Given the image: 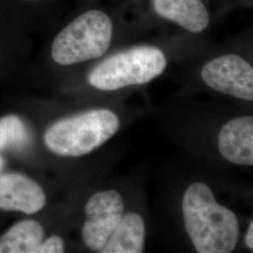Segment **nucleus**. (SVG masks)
I'll list each match as a JSON object with an SVG mask.
<instances>
[{"mask_svg":"<svg viewBox=\"0 0 253 253\" xmlns=\"http://www.w3.org/2000/svg\"><path fill=\"white\" fill-rule=\"evenodd\" d=\"M182 211L185 228L197 253H230L239 238L235 213L217 204L212 190L202 182L186 190Z\"/></svg>","mask_w":253,"mask_h":253,"instance_id":"nucleus-1","label":"nucleus"},{"mask_svg":"<svg viewBox=\"0 0 253 253\" xmlns=\"http://www.w3.org/2000/svg\"><path fill=\"white\" fill-rule=\"evenodd\" d=\"M119 127L116 113L95 109L54 123L44 133V144L56 155L81 157L104 145Z\"/></svg>","mask_w":253,"mask_h":253,"instance_id":"nucleus-2","label":"nucleus"},{"mask_svg":"<svg viewBox=\"0 0 253 253\" xmlns=\"http://www.w3.org/2000/svg\"><path fill=\"white\" fill-rule=\"evenodd\" d=\"M166 66L167 59L162 50L154 46H137L101 61L89 73L87 81L99 90H118L152 81Z\"/></svg>","mask_w":253,"mask_h":253,"instance_id":"nucleus-3","label":"nucleus"},{"mask_svg":"<svg viewBox=\"0 0 253 253\" xmlns=\"http://www.w3.org/2000/svg\"><path fill=\"white\" fill-rule=\"evenodd\" d=\"M113 24L103 11H86L55 37L51 54L59 65H73L99 58L108 50Z\"/></svg>","mask_w":253,"mask_h":253,"instance_id":"nucleus-4","label":"nucleus"},{"mask_svg":"<svg viewBox=\"0 0 253 253\" xmlns=\"http://www.w3.org/2000/svg\"><path fill=\"white\" fill-rule=\"evenodd\" d=\"M83 240L90 250L100 253L123 217L124 202L117 190L99 191L85 206Z\"/></svg>","mask_w":253,"mask_h":253,"instance_id":"nucleus-5","label":"nucleus"},{"mask_svg":"<svg viewBox=\"0 0 253 253\" xmlns=\"http://www.w3.org/2000/svg\"><path fill=\"white\" fill-rule=\"evenodd\" d=\"M202 79L214 90L241 100H253V69L236 54H225L202 69Z\"/></svg>","mask_w":253,"mask_h":253,"instance_id":"nucleus-6","label":"nucleus"},{"mask_svg":"<svg viewBox=\"0 0 253 253\" xmlns=\"http://www.w3.org/2000/svg\"><path fill=\"white\" fill-rule=\"evenodd\" d=\"M45 204V193L36 181L18 172L0 173V209L31 215Z\"/></svg>","mask_w":253,"mask_h":253,"instance_id":"nucleus-7","label":"nucleus"},{"mask_svg":"<svg viewBox=\"0 0 253 253\" xmlns=\"http://www.w3.org/2000/svg\"><path fill=\"white\" fill-rule=\"evenodd\" d=\"M218 150L230 163L253 165V118H234L221 127L218 134Z\"/></svg>","mask_w":253,"mask_h":253,"instance_id":"nucleus-8","label":"nucleus"},{"mask_svg":"<svg viewBox=\"0 0 253 253\" xmlns=\"http://www.w3.org/2000/svg\"><path fill=\"white\" fill-rule=\"evenodd\" d=\"M158 15L192 33L203 32L209 25V13L202 0H152Z\"/></svg>","mask_w":253,"mask_h":253,"instance_id":"nucleus-9","label":"nucleus"},{"mask_svg":"<svg viewBox=\"0 0 253 253\" xmlns=\"http://www.w3.org/2000/svg\"><path fill=\"white\" fill-rule=\"evenodd\" d=\"M145 236L143 217L137 213L129 212L122 217L100 253H142Z\"/></svg>","mask_w":253,"mask_h":253,"instance_id":"nucleus-10","label":"nucleus"},{"mask_svg":"<svg viewBox=\"0 0 253 253\" xmlns=\"http://www.w3.org/2000/svg\"><path fill=\"white\" fill-rule=\"evenodd\" d=\"M43 236V228L36 220L20 221L0 237V253H35Z\"/></svg>","mask_w":253,"mask_h":253,"instance_id":"nucleus-11","label":"nucleus"},{"mask_svg":"<svg viewBox=\"0 0 253 253\" xmlns=\"http://www.w3.org/2000/svg\"><path fill=\"white\" fill-rule=\"evenodd\" d=\"M29 143V131L21 118L10 115L0 118V150L23 149Z\"/></svg>","mask_w":253,"mask_h":253,"instance_id":"nucleus-12","label":"nucleus"},{"mask_svg":"<svg viewBox=\"0 0 253 253\" xmlns=\"http://www.w3.org/2000/svg\"><path fill=\"white\" fill-rule=\"evenodd\" d=\"M64 249L63 240L57 235H53L42 241L37 248L35 253H62Z\"/></svg>","mask_w":253,"mask_h":253,"instance_id":"nucleus-13","label":"nucleus"},{"mask_svg":"<svg viewBox=\"0 0 253 253\" xmlns=\"http://www.w3.org/2000/svg\"><path fill=\"white\" fill-rule=\"evenodd\" d=\"M245 241H246V244L247 247L250 249V250H253V221L252 220L249 228H248V232H247V235L245 237Z\"/></svg>","mask_w":253,"mask_h":253,"instance_id":"nucleus-14","label":"nucleus"},{"mask_svg":"<svg viewBox=\"0 0 253 253\" xmlns=\"http://www.w3.org/2000/svg\"><path fill=\"white\" fill-rule=\"evenodd\" d=\"M4 165H5L4 160L2 159V157H0V172L3 170V168H4Z\"/></svg>","mask_w":253,"mask_h":253,"instance_id":"nucleus-15","label":"nucleus"}]
</instances>
